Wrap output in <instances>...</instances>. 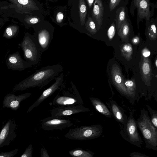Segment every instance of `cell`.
Here are the masks:
<instances>
[{
	"mask_svg": "<svg viewBox=\"0 0 157 157\" xmlns=\"http://www.w3.org/2000/svg\"><path fill=\"white\" fill-rule=\"evenodd\" d=\"M62 70V67L59 64L43 67L17 84L13 88V91H23L36 87L41 89L55 79Z\"/></svg>",
	"mask_w": 157,
	"mask_h": 157,
	"instance_id": "1",
	"label": "cell"
},
{
	"mask_svg": "<svg viewBox=\"0 0 157 157\" xmlns=\"http://www.w3.org/2000/svg\"><path fill=\"white\" fill-rule=\"evenodd\" d=\"M136 123L143 136L145 147L157 151V128L151 121L148 110L144 108L140 110V114Z\"/></svg>",
	"mask_w": 157,
	"mask_h": 157,
	"instance_id": "2",
	"label": "cell"
},
{
	"mask_svg": "<svg viewBox=\"0 0 157 157\" xmlns=\"http://www.w3.org/2000/svg\"><path fill=\"white\" fill-rule=\"evenodd\" d=\"M18 46L22 50L25 60L33 65L40 62L42 52L33 36L26 33Z\"/></svg>",
	"mask_w": 157,
	"mask_h": 157,
	"instance_id": "3",
	"label": "cell"
},
{
	"mask_svg": "<svg viewBox=\"0 0 157 157\" xmlns=\"http://www.w3.org/2000/svg\"><path fill=\"white\" fill-rule=\"evenodd\" d=\"M102 132L103 128L100 124L83 126L70 129L65 137L72 140H91L99 137Z\"/></svg>",
	"mask_w": 157,
	"mask_h": 157,
	"instance_id": "4",
	"label": "cell"
},
{
	"mask_svg": "<svg viewBox=\"0 0 157 157\" xmlns=\"http://www.w3.org/2000/svg\"><path fill=\"white\" fill-rule=\"evenodd\" d=\"M120 125L121 127L120 133L122 137L130 144L141 147L143 141L139 134L136 121L134 119L132 113H130L124 124H120Z\"/></svg>",
	"mask_w": 157,
	"mask_h": 157,
	"instance_id": "5",
	"label": "cell"
},
{
	"mask_svg": "<svg viewBox=\"0 0 157 157\" xmlns=\"http://www.w3.org/2000/svg\"><path fill=\"white\" fill-rule=\"evenodd\" d=\"M157 5L150 2V0H132L131 4L130 11L134 15L135 10L137 11V23L143 21L144 19L149 21L153 16Z\"/></svg>",
	"mask_w": 157,
	"mask_h": 157,
	"instance_id": "6",
	"label": "cell"
},
{
	"mask_svg": "<svg viewBox=\"0 0 157 157\" xmlns=\"http://www.w3.org/2000/svg\"><path fill=\"white\" fill-rule=\"evenodd\" d=\"M17 125L14 121L10 119L5 123L0 133V147L9 145L16 137Z\"/></svg>",
	"mask_w": 157,
	"mask_h": 157,
	"instance_id": "7",
	"label": "cell"
},
{
	"mask_svg": "<svg viewBox=\"0 0 157 157\" xmlns=\"http://www.w3.org/2000/svg\"><path fill=\"white\" fill-rule=\"evenodd\" d=\"M42 128L46 131L62 130L72 125L69 120L61 119L52 116L39 121Z\"/></svg>",
	"mask_w": 157,
	"mask_h": 157,
	"instance_id": "8",
	"label": "cell"
},
{
	"mask_svg": "<svg viewBox=\"0 0 157 157\" xmlns=\"http://www.w3.org/2000/svg\"><path fill=\"white\" fill-rule=\"evenodd\" d=\"M6 63L8 69L19 71L24 70L33 65L30 63L23 60L18 51L9 54Z\"/></svg>",
	"mask_w": 157,
	"mask_h": 157,
	"instance_id": "9",
	"label": "cell"
},
{
	"mask_svg": "<svg viewBox=\"0 0 157 157\" xmlns=\"http://www.w3.org/2000/svg\"><path fill=\"white\" fill-rule=\"evenodd\" d=\"M90 110L82 105L60 106L52 110L51 116L57 118L70 116L81 112H88Z\"/></svg>",
	"mask_w": 157,
	"mask_h": 157,
	"instance_id": "10",
	"label": "cell"
},
{
	"mask_svg": "<svg viewBox=\"0 0 157 157\" xmlns=\"http://www.w3.org/2000/svg\"><path fill=\"white\" fill-rule=\"evenodd\" d=\"M55 81L49 87L45 90L38 99L29 108L27 113L31 111L34 108L39 106L44 101L52 95L60 88L63 81V75H60L55 78Z\"/></svg>",
	"mask_w": 157,
	"mask_h": 157,
	"instance_id": "11",
	"label": "cell"
},
{
	"mask_svg": "<svg viewBox=\"0 0 157 157\" xmlns=\"http://www.w3.org/2000/svg\"><path fill=\"white\" fill-rule=\"evenodd\" d=\"M31 95L32 93H29L18 95L12 93L8 94L4 97L2 101V107L9 108L13 110L16 111L19 108L21 102Z\"/></svg>",
	"mask_w": 157,
	"mask_h": 157,
	"instance_id": "12",
	"label": "cell"
},
{
	"mask_svg": "<svg viewBox=\"0 0 157 157\" xmlns=\"http://www.w3.org/2000/svg\"><path fill=\"white\" fill-rule=\"evenodd\" d=\"M33 36L42 53L48 48L53 38V32L46 29H41L36 31Z\"/></svg>",
	"mask_w": 157,
	"mask_h": 157,
	"instance_id": "13",
	"label": "cell"
},
{
	"mask_svg": "<svg viewBox=\"0 0 157 157\" xmlns=\"http://www.w3.org/2000/svg\"><path fill=\"white\" fill-rule=\"evenodd\" d=\"M109 106L114 118L119 123L124 124L128 119L123 109L119 106L114 101L111 100L109 102Z\"/></svg>",
	"mask_w": 157,
	"mask_h": 157,
	"instance_id": "14",
	"label": "cell"
},
{
	"mask_svg": "<svg viewBox=\"0 0 157 157\" xmlns=\"http://www.w3.org/2000/svg\"><path fill=\"white\" fill-rule=\"evenodd\" d=\"M103 13L104 8L101 1L95 0L92 11V16L100 25L102 24Z\"/></svg>",
	"mask_w": 157,
	"mask_h": 157,
	"instance_id": "15",
	"label": "cell"
},
{
	"mask_svg": "<svg viewBox=\"0 0 157 157\" xmlns=\"http://www.w3.org/2000/svg\"><path fill=\"white\" fill-rule=\"evenodd\" d=\"M78 101L75 98L65 95H60L57 94L51 104L54 105L68 106L75 105Z\"/></svg>",
	"mask_w": 157,
	"mask_h": 157,
	"instance_id": "16",
	"label": "cell"
},
{
	"mask_svg": "<svg viewBox=\"0 0 157 157\" xmlns=\"http://www.w3.org/2000/svg\"><path fill=\"white\" fill-rule=\"evenodd\" d=\"M90 100L96 109L100 113L110 118L111 113L107 107L100 100L96 98H92Z\"/></svg>",
	"mask_w": 157,
	"mask_h": 157,
	"instance_id": "17",
	"label": "cell"
},
{
	"mask_svg": "<svg viewBox=\"0 0 157 157\" xmlns=\"http://www.w3.org/2000/svg\"><path fill=\"white\" fill-rule=\"evenodd\" d=\"M146 21V32L147 36L152 40L157 39V25L154 19L151 18L149 21Z\"/></svg>",
	"mask_w": 157,
	"mask_h": 157,
	"instance_id": "18",
	"label": "cell"
},
{
	"mask_svg": "<svg viewBox=\"0 0 157 157\" xmlns=\"http://www.w3.org/2000/svg\"><path fill=\"white\" fill-rule=\"evenodd\" d=\"M141 66L142 72L143 77L146 81L150 77L151 73V64L149 59L143 57Z\"/></svg>",
	"mask_w": 157,
	"mask_h": 157,
	"instance_id": "19",
	"label": "cell"
},
{
	"mask_svg": "<svg viewBox=\"0 0 157 157\" xmlns=\"http://www.w3.org/2000/svg\"><path fill=\"white\" fill-rule=\"evenodd\" d=\"M79 13L80 20L82 25L85 23L87 13V7L84 0H78Z\"/></svg>",
	"mask_w": 157,
	"mask_h": 157,
	"instance_id": "20",
	"label": "cell"
},
{
	"mask_svg": "<svg viewBox=\"0 0 157 157\" xmlns=\"http://www.w3.org/2000/svg\"><path fill=\"white\" fill-rule=\"evenodd\" d=\"M68 153L71 156L75 157H93L94 155V153L89 151L80 149L71 150L69 151Z\"/></svg>",
	"mask_w": 157,
	"mask_h": 157,
	"instance_id": "21",
	"label": "cell"
},
{
	"mask_svg": "<svg viewBox=\"0 0 157 157\" xmlns=\"http://www.w3.org/2000/svg\"><path fill=\"white\" fill-rule=\"evenodd\" d=\"M126 10L124 6L120 7L118 10V12L117 14L116 23L118 27H120L123 22L126 19Z\"/></svg>",
	"mask_w": 157,
	"mask_h": 157,
	"instance_id": "22",
	"label": "cell"
},
{
	"mask_svg": "<svg viewBox=\"0 0 157 157\" xmlns=\"http://www.w3.org/2000/svg\"><path fill=\"white\" fill-rule=\"evenodd\" d=\"M126 17L120 26V32L124 36H126L129 33L130 29V24L129 20Z\"/></svg>",
	"mask_w": 157,
	"mask_h": 157,
	"instance_id": "23",
	"label": "cell"
},
{
	"mask_svg": "<svg viewBox=\"0 0 157 157\" xmlns=\"http://www.w3.org/2000/svg\"><path fill=\"white\" fill-rule=\"evenodd\" d=\"M146 106L150 114V118L153 125L157 128V110L153 109L149 105Z\"/></svg>",
	"mask_w": 157,
	"mask_h": 157,
	"instance_id": "24",
	"label": "cell"
},
{
	"mask_svg": "<svg viewBox=\"0 0 157 157\" xmlns=\"http://www.w3.org/2000/svg\"><path fill=\"white\" fill-rule=\"evenodd\" d=\"M17 32V29H12L10 27H8L6 29L3 37L7 39H10L14 37Z\"/></svg>",
	"mask_w": 157,
	"mask_h": 157,
	"instance_id": "25",
	"label": "cell"
},
{
	"mask_svg": "<svg viewBox=\"0 0 157 157\" xmlns=\"http://www.w3.org/2000/svg\"><path fill=\"white\" fill-rule=\"evenodd\" d=\"M18 149L16 148L9 152H1L0 157H13L18 153Z\"/></svg>",
	"mask_w": 157,
	"mask_h": 157,
	"instance_id": "26",
	"label": "cell"
},
{
	"mask_svg": "<svg viewBox=\"0 0 157 157\" xmlns=\"http://www.w3.org/2000/svg\"><path fill=\"white\" fill-rule=\"evenodd\" d=\"M33 147L32 145L30 144L26 148L24 153L21 155V157H32Z\"/></svg>",
	"mask_w": 157,
	"mask_h": 157,
	"instance_id": "27",
	"label": "cell"
},
{
	"mask_svg": "<svg viewBox=\"0 0 157 157\" xmlns=\"http://www.w3.org/2000/svg\"><path fill=\"white\" fill-rule=\"evenodd\" d=\"M86 26L92 32H95L96 27L95 24L93 21L92 18L88 17L87 20L86 24Z\"/></svg>",
	"mask_w": 157,
	"mask_h": 157,
	"instance_id": "28",
	"label": "cell"
},
{
	"mask_svg": "<svg viewBox=\"0 0 157 157\" xmlns=\"http://www.w3.org/2000/svg\"><path fill=\"white\" fill-rule=\"evenodd\" d=\"M123 49L126 56L130 58L132 53L133 49L132 45L129 44H126L124 45Z\"/></svg>",
	"mask_w": 157,
	"mask_h": 157,
	"instance_id": "29",
	"label": "cell"
},
{
	"mask_svg": "<svg viewBox=\"0 0 157 157\" xmlns=\"http://www.w3.org/2000/svg\"><path fill=\"white\" fill-rule=\"evenodd\" d=\"M115 28L114 23H113L108 31V35L110 39H112L115 35Z\"/></svg>",
	"mask_w": 157,
	"mask_h": 157,
	"instance_id": "30",
	"label": "cell"
},
{
	"mask_svg": "<svg viewBox=\"0 0 157 157\" xmlns=\"http://www.w3.org/2000/svg\"><path fill=\"white\" fill-rule=\"evenodd\" d=\"M121 0H110L109 7L111 11L113 10L118 5Z\"/></svg>",
	"mask_w": 157,
	"mask_h": 157,
	"instance_id": "31",
	"label": "cell"
},
{
	"mask_svg": "<svg viewBox=\"0 0 157 157\" xmlns=\"http://www.w3.org/2000/svg\"><path fill=\"white\" fill-rule=\"evenodd\" d=\"M142 54L143 57L147 58L150 56L151 52L147 48H144L142 51Z\"/></svg>",
	"mask_w": 157,
	"mask_h": 157,
	"instance_id": "32",
	"label": "cell"
},
{
	"mask_svg": "<svg viewBox=\"0 0 157 157\" xmlns=\"http://www.w3.org/2000/svg\"><path fill=\"white\" fill-rule=\"evenodd\" d=\"M132 157H149V156L145 155L142 154L138 152H133L131 153L130 155Z\"/></svg>",
	"mask_w": 157,
	"mask_h": 157,
	"instance_id": "33",
	"label": "cell"
},
{
	"mask_svg": "<svg viewBox=\"0 0 157 157\" xmlns=\"http://www.w3.org/2000/svg\"><path fill=\"white\" fill-rule=\"evenodd\" d=\"M40 151L41 157H49L48 152L44 147L41 148Z\"/></svg>",
	"mask_w": 157,
	"mask_h": 157,
	"instance_id": "34",
	"label": "cell"
},
{
	"mask_svg": "<svg viewBox=\"0 0 157 157\" xmlns=\"http://www.w3.org/2000/svg\"><path fill=\"white\" fill-rule=\"evenodd\" d=\"M115 80L116 82L118 84L122 83V78L121 76L118 75H117L115 77Z\"/></svg>",
	"mask_w": 157,
	"mask_h": 157,
	"instance_id": "35",
	"label": "cell"
},
{
	"mask_svg": "<svg viewBox=\"0 0 157 157\" xmlns=\"http://www.w3.org/2000/svg\"><path fill=\"white\" fill-rule=\"evenodd\" d=\"M63 16L61 12L59 13L57 15V20H59L58 22H60L63 18Z\"/></svg>",
	"mask_w": 157,
	"mask_h": 157,
	"instance_id": "36",
	"label": "cell"
},
{
	"mask_svg": "<svg viewBox=\"0 0 157 157\" xmlns=\"http://www.w3.org/2000/svg\"><path fill=\"white\" fill-rule=\"evenodd\" d=\"M140 41V38L137 36H136L134 37L132 40V43L134 44H137Z\"/></svg>",
	"mask_w": 157,
	"mask_h": 157,
	"instance_id": "37",
	"label": "cell"
},
{
	"mask_svg": "<svg viewBox=\"0 0 157 157\" xmlns=\"http://www.w3.org/2000/svg\"><path fill=\"white\" fill-rule=\"evenodd\" d=\"M18 2L22 5H26L28 2V0H18Z\"/></svg>",
	"mask_w": 157,
	"mask_h": 157,
	"instance_id": "38",
	"label": "cell"
},
{
	"mask_svg": "<svg viewBox=\"0 0 157 157\" xmlns=\"http://www.w3.org/2000/svg\"><path fill=\"white\" fill-rule=\"evenodd\" d=\"M38 21V19L36 18H33L30 20V22L32 24H35Z\"/></svg>",
	"mask_w": 157,
	"mask_h": 157,
	"instance_id": "39",
	"label": "cell"
},
{
	"mask_svg": "<svg viewBox=\"0 0 157 157\" xmlns=\"http://www.w3.org/2000/svg\"><path fill=\"white\" fill-rule=\"evenodd\" d=\"M94 1V0H87L89 6L90 8L91 7Z\"/></svg>",
	"mask_w": 157,
	"mask_h": 157,
	"instance_id": "40",
	"label": "cell"
},
{
	"mask_svg": "<svg viewBox=\"0 0 157 157\" xmlns=\"http://www.w3.org/2000/svg\"><path fill=\"white\" fill-rule=\"evenodd\" d=\"M154 98L155 100L157 103V92H156L155 94H154Z\"/></svg>",
	"mask_w": 157,
	"mask_h": 157,
	"instance_id": "41",
	"label": "cell"
},
{
	"mask_svg": "<svg viewBox=\"0 0 157 157\" xmlns=\"http://www.w3.org/2000/svg\"><path fill=\"white\" fill-rule=\"evenodd\" d=\"M155 64L156 67H157V58L156 59L155 61Z\"/></svg>",
	"mask_w": 157,
	"mask_h": 157,
	"instance_id": "42",
	"label": "cell"
},
{
	"mask_svg": "<svg viewBox=\"0 0 157 157\" xmlns=\"http://www.w3.org/2000/svg\"><path fill=\"white\" fill-rule=\"evenodd\" d=\"M154 20H155V23H156V25H157V17L156 18L154 19Z\"/></svg>",
	"mask_w": 157,
	"mask_h": 157,
	"instance_id": "43",
	"label": "cell"
},
{
	"mask_svg": "<svg viewBox=\"0 0 157 157\" xmlns=\"http://www.w3.org/2000/svg\"></svg>",
	"mask_w": 157,
	"mask_h": 157,
	"instance_id": "44",
	"label": "cell"
}]
</instances>
